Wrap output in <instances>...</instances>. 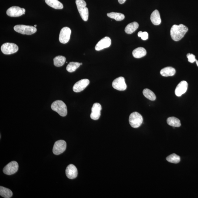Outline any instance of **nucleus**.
Here are the masks:
<instances>
[{
	"label": "nucleus",
	"instance_id": "nucleus-16",
	"mask_svg": "<svg viewBox=\"0 0 198 198\" xmlns=\"http://www.w3.org/2000/svg\"><path fill=\"white\" fill-rule=\"evenodd\" d=\"M65 173L66 176L69 179H74L78 176L77 168L73 164H70L67 167Z\"/></svg>",
	"mask_w": 198,
	"mask_h": 198
},
{
	"label": "nucleus",
	"instance_id": "nucleus-25",
	"mask_svg": "<svg viewBox=\"0 0 198 198\" xmlns=\"http://www.w3.org/2000/svg\"><path fill=\"white\" fill-rule=\"evenodd\" d=\"M108 17L113 18L117 21H121L124 19L125 16L121 13L111 12L107 14Z\"/></svg>",
	"mask_w": 198,
	"mask_h": 198
},
{
	"label": "nucleus",
	"instance_id": "nucleus-5",
	"mask_svg": "<svg viewBox=\"0 0 198 198\" xmlns=\"http://www.w3.org/2000/svg\"><path fill=\"white\" fill-rule=\"evenodd\" d=\"M143 121L142 115L137 112H134L131 114L129 119L131 126L134 128H139L143 123Z\"/></svg>",
	"mask_w": 198,
	"mask_h": 198
},
{
	"label": "nucleus",
	"instance_id": "nucleus-8",
	"mask_svg": "<svg viewBox=\"0 0 198 198\" xmlns=\"http://www.w3.org/2000/svg\"><path fill=\"white\" fill-rule=\"evenodd\" d=\"M25 10L23 8L14 6L7 9L6 14L11 17H18L25 14Z\"/></svg>",
	"mask_w": 198,
	"mask_h": 198
},
{
	"label": "nucleus",
	"instance_id": "nucleus-26",
	"mask_svg": "<svg viewBox=\"0 0 198 198\" xmlns=\"http://www.w3.org/2000/svg\"><path fill=\"white\" fill-rule=\"evenodd\" d=\"M143 94L146 98L151 101H154L156 99V96L152 91L149 89H143Z\"/></svg>",
	"mask_w": 198,
	"mask_h": 198
},
{
	"label": "nucleus",
	"instance_id": "nucleus-9",
	"mask_svg": "<svg viewBox=\"0 0 198 198\" xmlns=\"http://www.w3.org/2000/svg\"><path fill=\"white\" fill-rule=\"evenodd\" d=\"M71 31L70 28L65 27L61 29L59 36V41L62 44H65L70 40Z\"/></svg>",
	"mask_w": 198,
	"mask_h": 198
},
{
	"label": "nucleus",
	"instance_id": "nucleus-31",
	"mask_svg": "<svg viewBox=\"0 0 198 198\" xmlns=\"http://www.w3.org/2000/svg\"><path fill=\"white\" fill-rule=\"evenodd\" d=\"M118 1L119 3H120V4H122L125 3L126 0H118Z\"/></svg>",
	"mask_w": 198,
	"mask_h": 198
},
{
	"label": "nucleus",
	"instance_id": "nucleus-12",
	"mask_svg": "<svg viewBox=\"0 0 198 198\" xmlns=\"http://www.w3.org/2000/svg\"><path fill=\"white\" fill-rule=\"evenodd\" d=\"M89 83L88 79H83L76 82L73 87V90L76 93H79L83 91Z\"/></svg>",
	"mask_w": 198,
	"mask_h": 198
},
{
	"label": "nucleus",
	"instance_id": "nucleus-11",
	"mask_svg": "<svg viewBox=\"0 0 198 198\" xmlns=\"http://www.w3.org/2000/svg\"><path fill=\"white\" fill-rule=\"evenodd\" d=\"M112 85L114 89L117 90L124 91L127 89L124 78L123 77H119L114 80Z\"/></svg>",
	"mask_w": 198,
	"mask_h": 198
},
{
	"label": "nucleus",
	"instance_id": "nucleus-21",
	"mask_svg": "<svg viewBox=\"0 0 198 198\" xmlns=\"http://www.w3.org/2000/svg\"><path fill=\"white\" fill-rule=\"evenodd\" d=\"M139 27V24L136 22H131L128 24L125 29V31L128 34L133 33Z\"/></svg>",
	"mask_w": 198,
	"mask_h": 198
},
{
	"label": "nucleus",
	"instance_id": "nucleus-27",
	"mask_svg": "<svg viewBox=\"0 0 198 198\" xmlns=\"http://www.w3.org/2000/svg\"><path fill=\"white\" fill-rule=\"evenodd\" d=\"M80 63L77 62H70L67 67V70L69 72L75 71L80 66Z\"/></svg>",
	"mask_w": 198,
	"mask_h": 198
},
{
	"label": "nucleus",
	"instance_id": "nucleus-33",
	"mask_svg": "<svg viewBox=\"0 0 198 198\" xmlns=\"http://www.w3.org/2000/svg\"><path fill=\"white\" fill-rule=\"evenodd\" d=\"M36 26H37L36 25H34V27H36Z\"/></svg>",
	"mask_w": 198,
	"mask_h": 198
},
{
	"label": "nucleus",
	"instance_id": "nucleus-28",
	"mask_svg": "<svg viewBox=\"0 0 198 198\" xmlns=\"http://www.w3.org/2000/svg\"><path fill=\"white\" fill-rule=\"evenodd\" d=\"M166 160L168 162H171V163L177 164L180 162V158L176 154H173L168 156L166 158Z\"/></svg>",
	"mask_w": 198,
	"mask_h": 198
},
{
	"label": "nucleus",
	"instance_id": "nucleus-4",
	"mask_svg": "<svg viewBox=\"0 0 198 198\" xmlns=\"http://www.w3.org/2000/svg\"><path fill=\"white\" fill-rule=\"evenodd\" d=\"M15 31L23 35H31L37 31L36 27L33 26L24 25H17L14 26Z\"/></svg>",
	"mask_w": 198,
	"mask_h": 198
},
{
	"label": "nucleus",
	"instance_id": "nucleus-20",
	"mask_svg": "<svg viewBox=\"0 0 198 198\" xmlns=\"http://www.w3.org/2000/svg\"><path fill=\"white\" fill-rule=\"evenodd\" d=\"M45 1L47 4L52 8L56 9H62L63 8V4L58 0H45Z\"/></svg>",
	"mask_w": 198,
	"mask_h": 198
},
{
	"label": "nucleus",
	"instance_id": "nucleus-17",
	"mask_svg": "<svg viewBox=\"0 0 198 198\" xmlns=\"http://www.w3.org/2000/svg\"><path fill=\"white\" fill-rule=\"evenodd\" d=\"M150 20L154 25H159L161 23L160 13L158 10H154L150 16Z\"/></svg>",
	"mask_w": 198,
	"mask_h": 198
},
{
	"label": "nucleus",
	"instance_id": "nucleus-10",
	"mask_svg": "<svg viewBox=\"0 0 198 198\" xmlns=\"http://www.w3.org/2000/svg\"><path fill=\"white\" fill-rule=\"evenodd\" d=\"M18 169V164L16 161H12L7 164L3 168L4 173L7 175L14 174L17 171Z\"/></svg>",
	"mask_w": 198,
	"mask_h": 198
},
{
	"label": "nucleus",
	"instance_id": "nucleus-15",
	"mask_svg": "<svg viewBox=\"0 0 198 198\" xmlns=\"http://www.w3.org/2000/svg\"><path fill=\"white\" fill-rule=\"evenodd\" d=\"M188 88V83L185 81H182L177 85L175 89V94L177 96L180 97L186 92Z\"/></svg>",
	"mask_w": 198,
	"mask_h": 198
},
{
	"label": "nucleus",
	"instance_id": "nucleus-22",
	"mask_svg": "<svg viewBox=\"0 0 198 198\" xmlns=\"http://www.w3.org/2000/svg\"><path fill=\"white\" fill-rule=\"evenodd\" d=\"M167 123L169 126L179 128L181 126L180 120L174 117H169L167 119Z\"/></svg>",
	"mask_w": 198,
	"mask_h": 198
},
{
	"label": "nucleus",
	"instance_id": "nucleus-29",
	"mask_svg": "<svg viewBox=\"0 0 198 198\" xmlns=\"http://www.w3.org/2000/svg\"><path fill=\"white\" fill-rule=\"evenodd\" d=\"M138 36L141 37L142 40H147L148 38V34L146 32H143L142 31H139L138 33Z\"/></svg>",
	"mask_w": 198,
	"mask_h": 198
},
{
	"label": "nucleus",
	"instance_id": "nucleus-24",
	"mask_svg": "<svg viewBox=\"0 0 198 198\" xmlns=\"http://www.w3.org/2000/svg\"><path fill=\"white\" fill-rule=\"evenodd\" d=\"M66 59L62 55L57 56L54 59V64L55 67H60L63 66L66 61Z\"/></svg>",
	"mask_w": 198,
	"mask_h": 198
},
{
	"label": "nucleus",
	"instance_id": "nucleus-18",
	"mask_svg": "<svg viewBox=\"0 0 198 198\" xmlns=\"http://www.w3.org/2000/svg\"><path fill=\"white\" fill-rule=\"evenodd\" d=\"M176 73V70L172 67H167L164 68L160 72V74L164 77L172 76L174 75Z\"/></svg>",
	"mask_w": 198,
	"mask_h": 198
},
{
	"label": "nucleus",
	"instance_id": "nucleus-34",
	"mask_svg": "<svg viewBox=\"0 0 198 198\" xmlns=\"http://www.w3.org/2000/svg\"><path fill=\"white\" fill-rule=\"evenodd\" d=\"M82 65V63H80V65Z\"/></svg>",
	"mask_w": 198,
	"mask_h": 198
},
{
	"label": "nucleus",
	"instance_id": "nucleus-32",
	"mask_svg": "<svg viewBox=\"0 0 198 198\" xmlns=\"http://www.w3.org/2000/svg\"><path fill=\"white\" fill-rule=\"evenodd\" d=\"M196 64L197 65V66L198 67V61L197 60V59L196 60Z\"/></svg>",
	"mask_w": 198,
	"mask_h": 198
},
{
	"label": "nucleus",
	"instance_id": "nucleus-23",
	"mask_svg": "<svg viewBox=\"0 0 198 198\" xmlns=\"http://www.w3.org/2000/svg\"><path fill=\"white\" fill-rule=\"evenodd\" d=\"M0 195L5 198H10L13 196V192L10 189L4 187L0 186Z\"/></svg>",
	"mask_w": 198,
	"mask_h": 198
},
{
	"label": "nucleus",
	"instance_id": "nucleus-14",
	"mask_svg": "<svg viewBox=\"0 0 198 198\" xmlns=\"http://www.w3.org/2000/svg\"><path fill=\"white\" fill-rule=\"evenodd\" d=\"M101 110L102 106L100 104L98 103H96L93 104L90 115L91 119L94 120H97L100 117Z\"/></svg>",
	"mask_w": 198,
	"mask_h": 198
},
{
	"label": "nucleus",
	"instance_id": "nucleus-6",
	"mask_svg": "<svg viewBox=\"0 0 198 198\" xmlns=\"http://www.w3.org/2000/svg\"><path fill=\"white\" fill-rule=\"evenodd\" d=\"M1 51L6 55H10L16 53L18 51V47L13 43H6L1 46Z\"/></svg>",
	"mask_w": 198,
	"mask_h": 198
},
{
	"label": "nucleus",
	"instance_id": "nucleus-1",
	"mask_svg": "<svg viewBox=\"0 0 198 198\" xmlns=\"http://www.w3.org/2000/svg\"><path fill=\"white\" fill-rule=\"evenodd\" d=\"M188 31V28L182 24H180L179 25H173L170 30L171 38L175 41L180 40L184 37Z\"/></svg>",
	"mask_w": 198,
	"mask_h": 198
},
{
	"label": "nucleus",
	"instance_id": "nucleus-7",
	"mask_svg": "<svg viewBox=\"0 0 198 198\" xmlns=\"http://www.w3.org/2000/svg\"><path fill=\"white\" fill-rule=\"evenodd\" d=\"M67 143L64 140H59L54 144L53 152V154L56 155L62 154L66 150Z\"/></svg>",
	"mask_w": 198,
	"mask_h": 198
},
{
	"label": "nucleus",
	"instance_id": "nucleus-30",
	"mask_svg": "<svg viewBox=\"0 0 198 198\" xmlns=\"http://www.w3.org/2000/svg\"><path fill=\"white\" fill-rule=\"evenodd\" d=\"M187 57L188 59V61L190 63H193L196 62V60L195 56L193 54L188 53L187 55Z\"/></svg>",
	"mask_w": 198,
	"mask_h": 198
},
{
	"label": "nucleus",
	"instance_id": "nucleus-19",
	"mask_svg": "<svg viewBox=\"0 0 198 198\" xmlns=\"http://www.w3.org/2000/svg\"><path fill=\"white\" fill-rule=\"evenodd\" d=\"M147 51L144 48L139 47L136 48L132 51V55L135 58L139 59L144 57L147 55Z\"/></svg>",
	"mask_w": 198,
	"mask_h": 198
},
{
	"label": "nucleus",
	"instance_id": "nucleus-3",
	"mask_svg": "<svg viewBox=\"0 0 198 198\" xmlns=\"http://www.w3.org/2000/svg\"><path fill=\"white\" fill-rule=\"evenodd\" d=\"M76 3L82 19L84 21H87L89 17V10L86 7L87 4L86 2L84 0H76Z\"/></svg>",
	"mask_w": 198,
	"mask_h": 198
},
{
	"label": "nucleus",
	"instance_id": "nucleus-2",
	"mask_svg": "<svg viewBox=\"0 0 198 198\" xmlns=\"http://www.w3.org/2000/svg\"><path fill=\"white\" fill-rule=\"evenodd\" d=\"M51 108L53 111L57 112L61 116L65 117L67 114V106L63 101H55L52 104Z\"/></svg>",
	"mask_w": 198,
	"mask_h": 198
},
{
	"label": "nucleus",
	"instance_id": "nucleus-13",
	"mask_svg": "<svg viewBox=\"0 0 198 198\" xmlns=\"http://www.w3.org/2000/svg\"><path fill=\"white\" fill-rule=\"evenodd\" d=\"M111 44V39L109 37H105L99 41L95 47V49L97 51H100L104 48H109Z\"/></svg>",
	"mask_w": 198,
	"mask_h": 198
}]
</instances>
